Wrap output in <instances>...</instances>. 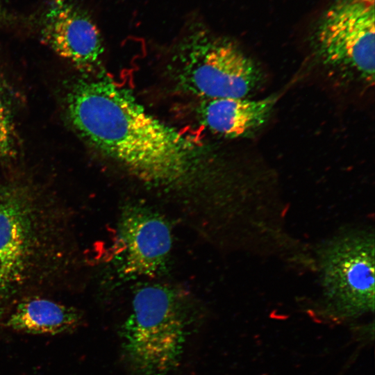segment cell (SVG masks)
Listing matches in <instances>:
<instances>
[{
    "mask_svg": "<svg viewBox=\"0 0 375 375\" xmlns=\"http://www.w3.org/2000/svg\"><path fill=\"white\" fill-rule=\"evenodd\" d=\"M42 40L77 69L90 72L103 53L100 31L90 15L72 0H53L41 25Z\"/></svg>",
    "mask_w": 375,
    "mask_h": 375,
    "instance_id": "cell-8",
    "label": "cell"
},
{
    "mask_svg": "<svg viewBox=\"0 0 375 375\" xmlns=\"http://www.w3.org/2000/svg\"><path fill=\"white\" fill-rule=\"evenodd\" d=\"M326 310L338 318H353L374 308V238L350 231L327 242L319 253Z\"/></svg>",
    "mask_w": 375,
    "mask_h": 375,
    "instance_id": "cell-3",
    "label": "cell"
},
{
    "mask_svg": "<svg viewBox=\"0 0 375 375\" xmlns=\"http://www.w3.org/2000/svg\"><path fill=\"white\" fill-rule=\"evenodd\" d=\"M186 303L175 288H139L121 329L122 346L134 375H169L179 365L188 329Z\"/></svg>",
    "mask_w": 375,
    "mask_h": 375,
    "instance_id": "cell-2",
    "label": "cell"
},
{
    "mask_svg": "<svg viewBox=\"0 0 375 375\" xmlns=\"http://www.w3.org/2000/svg\"><path fill=\"white\" fill-rule=\"evenodd\" d=\"M82 321L83 315L76 308L35 297L19 302L3 326L22 333L55 335L74 331Z\"/></svg>",
    "mask_w": 375,
    "mask_h": 375,
    "instance_id": "cell-10",
    "label": "cell"
},
{
    "mask_svg": "<svg viewBox=\"0 0 375 375\" xmlns=\"http://www.w3.org/2000/svg\"><path fill=\"white\" fill-rule=\"evenodd\" d=\"M374 0H335L321 16L313 44L326 65L374 81Z\"/></svg>",
    "mask_w": 375,
    "mask_h": 375,
    "instance_id": "cell-4",
    "label": "cell"
},
{
    "mask_svg": "<svg viewBox=\"0 0 375 375\" xmlns=\"http://www.w3.org/2000/svg\"><path fill=\"white\" fill-rule=\"evenodd\" d=\"M170 226L156 211L131 205L118 226L119 269L126 277H154L166 267L172 249Z\"/></svg>",
    "mask_w": 375,
    "mask_h": 375,
    "instance_id": "cell-6",
    "label": "cell"
},
{
    "mask_svg": "<svg viewBox=\"0 0 375 375\" xmlns=\"http://www.w3.org/2000/svg\"><path fill=\"white\" fill-rule=\"evenodd\" d=\"M188 42L176 74L186 92L204 100L244 98L258 85L256 65L231 42L203 37Z\"/></svg>",
    "mask_w": 375,
    "mask_h": 375,
    "instance_id": "cell-5",
    "label": "cell"
},
{
    "mask_svg": "<svg viewBox=\"0 0 375 375\" xmlns=\"http://www.w3.org/2000/svg\"><path fill=\"white\" fill-rule=\"evenodd\" d=\"M67 110L71 124L88 144L142 179L175 181L196 160L192 142L110 78L75 83L67 96Z\"/></svg>",
    "mask_w": 375,
    "mask_h": 375,
    "instance_id": "cell-1",
    "label": "cell"
},
{
    "mask_svg": "<svg viewBox=\"0 0 375 375\" xmlns=\"http://www.w3.org/2000/svg\"><path fill=\"white\" fill-rule=\"evenodd\" d=\"M19 188L0 191V304L25 278L35 247V213Z\"/></svg>",
    "mask_w": 375,
    "mask_h": 375,
    "instance_id": "cell-7",
    "label": "cell"
},
{
    "mask_svg": "<svg viewBox=\"0 0 375 375\" xmlns=\"http://www.w3.org/2000/svg\"><path fill=\"white\" fill-rule=\"evenodd\" d=\"M279 97L205 99L199 110L200 119L208 129L224 137L247 136L267 121Z\"/></svg>",
    "mask_w": 375,
    "mask_h": 375,
    "instance_id": "cell-9",
    "label": "cell"
},
{
    "mask_svg": "<svg viewBox=\"0 0 375 375\" xmlns=\"http://www.w3.org/2000/svg\"><path fill=\"white\" fill-rule=\"evenodd\" d=\"M11 21L10 15L0 0V24L8 23Z\"/></svg>",
    "mask_w": 375,
    "mask_h": 375,
    "instance_id": "cell-12",
    "label": "cell"
},
{
    "mask_svg": "<svg viewBox=\"0 0 375 375\" xmlns=\"http://www.w3.org/2000/svg\"><path fill=\"white\" fill-rule=\"evenodd\" d=\"M15 133L8 103L0 88V156L14 154Z\"/></svg>",
    "mask_w": 375,
    "mask_h": 375,
    "instance_id": "cell-11",
    "label": "cell"
}]
</instances>
